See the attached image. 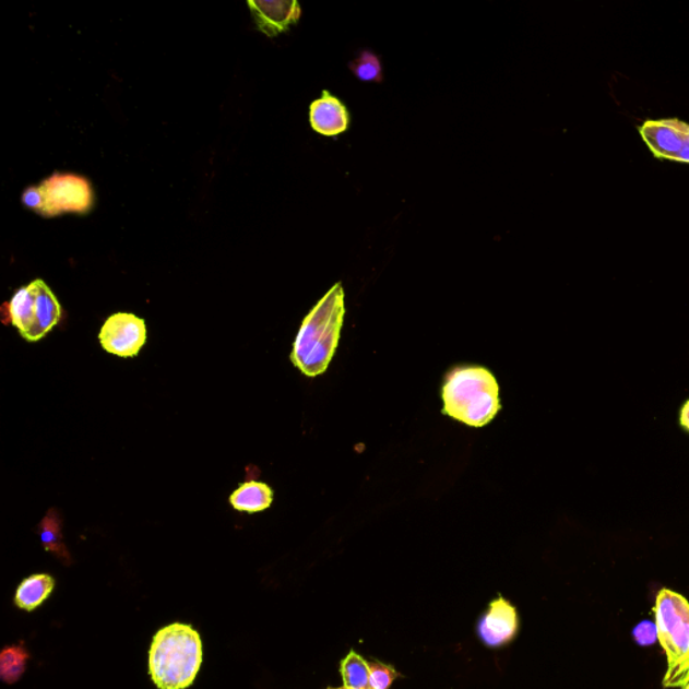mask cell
<instances>
[{
	"label": "cell",
	"instance_id": "obj_1",
	"mask_svg": "<svg viewBox=\"0 0 689 689\" xmlns=\"http://www.w3.org/2000/svg\"><path fill=\"white\" fill-rule=\"evenodd\" d=\"M344 318V287L335 283L305 318L289 356L307 378L326 372L337 351Z\"/></svg>",
	"mask_w": 689,
	"mask_h": 689
},
{
	"label": "cell",
	"instance_id": "obj_2",
	"mask_svg": "<svg viewBox=\"0 0 689 689\" xmlns=\"http://www.w3.org/2000/svg\"><path fill=\"white\" fill-rule=\"evenodd\" d=\"M200 633L187 623H171L154 635L149 674L158 689H187L202 664Z\"/></svg>",
	"mask_w": 689,
	"mask_h": 689
},
{
	"label": "cell",
	"instance_id": "obj_3",
	"mask_svg": "<svg viewBox=\"0 0 689 689\" xmlns=\"http://www.w3.org/2000/svg\"><path fill=\"white\" fill-rule=\"evenodd\" d=\"M443 414L468 427L489 425L500 413V387L484 367H460L446 376Z\"/></svg>",
	"mask_w": 689,
	"mask_h": 689
},
{
	"label": "cell",
	"instance_id": "obj_4",
	"mask_svg": "<svg viewBox=\"0 0 689 689\" xmlns=\"http://www.w3.org/2000/svg\"><path fill=\"white\" fill-rule=\"evenodd\" d=\"M658 642L667 656L665 688H682L689 681V602L679 593L664 589L654 604Z\"/></svg>",
	"mask_w": 689,
	"mask_h": 689
},
{
	"label": "cell",
	"instance_id": "obj_5",
	"mask_svg": "<svg viewBox=\"0 0 689 689\" xmlns=\"http://www.w3.org/2000/svg\"><path fill=\"white\" fill-rule=\"evenodd\" d=\"M39 206L36 213L56 217L62 213H86L94 205V190L88 179L76 174L55 173L39 185Z\"/></svg>",
	"mask_w": 689,
	"mask_h": 689
},
{
	"label": "cell",
	"instance_id": "obj_6",
	"mask_svg": "<svg viewBox=\"0 0 689 689\" xmlns=\"http://www.w3.org/2000/svg\"><path fill=\"white\" fill-rule=\"evenodd\" d=\"M98 340L111 355L136 357L147 341L146 322L131 312H116L104 322Z\"/></svg>",
	"mask_w": 689,
	"mask_h": 689
},
{
	"label": "cell",
	"instance_id": "obj_7",
	"mask_svg": "<svg viewBox=\"0 0 689 689\" xmlns=\"http://www.w3.org/2000/svg\"><path fill=\"white\" fill-rule=\"evenodd\" d=\"M640 134L660 159L689 164V126L677 119L648 120Z\"/></svg>",
	"mask_w": 689,
	"mask_h": 689
},
{
	"label": "cell",
	"instance_id": "obj_8",
	"mask_svg": "<svg viewBox=\"0 0 689 689\" xmlns=\"http://www.w3.org/2000/svg\"><path fill=\"white\" fill-rule=\"evenodd\" d=\"M519 630L518 609L502 595H498L490 602L488 610L483 614L477 623L479 640L491 650L511 644L516 639Z\"/></svg>",
	"mask_w": 689,
	"mask_h": 689
},
{
	"label": "cell",
	"instance_id": "obj_9",
	"mask_svg": "<svg viewBox=\"0 0 689 689\" xmlns=\"http://www.w3.org/2000/svg\"><path fill=\"white\" fill-rule=\"evenodd\" d=\"M254 23L265 36L274 38L297 25L302 9L295 0H248Z\"/></svg>",
	"mask_w": 689,
	"mask_h": 689
},
{
	"label": "cell",
	"instance_id": "obj_10",
	"mask_svg": "<svg viewBox=\"0 0 689 689\" xmlns=\"http://www.w3.org/2000/svg\"><path fill=\"white\" fill-rule=\"evenodd\" d=\"M310 124L318 134L337 136L349 129L351 115L338 97L323 91L310 106Z\"/></svg>",
	"mask_w": 689,
	"mask_h": 689
},
{
	"label": "cell",
	"instance_id": "obj_11",
	"mask_svg": "<svg viewBox=\"0 0 689 689\" xmlns=\"http://www.w3.org/2000/svg\"><path fill=\"white\" fill-rule=\"evenodd\" d=\"M4 323H11L23 340L33 343L36 333V293L31 285L22 287L14 294L10 302L2 306Z\"/></svg>",
	"mask_w": 689,
	"mask_h": 689
},
{
	"label": "cell",
	"instance_id": "obj_12",
	"mask_svg": "<svg viewBox=\"0 0 689 689\" xmlns=\"http://www.w3.org/2000/svg\"><path fill=\"white\" fill-rule=\"evenodd\" d=\"M36 293V333L33 343L43 340L61 321L62 307L50 287L44 281L32 282Z\"/></svg>",
	"mask_w": 689,
	"mask_h": 689
},
{
	"label": "cell",
	"instance_id": "obj_13",
	"mask_svg": "<svg viewBox=\"0 0 689 689\" xmlns=\"http://www.w3.org/2000/svg\"><path fill=\"white\" fill-rule=\"evenodd\" d=\"M274 501V491L268 484L259 480H248L241 484L229 498L231 508L242 513H259L265 511Z\"/></svg>",
	"mask_w": 689,
	"mask_h": 689
},
{
	"label": "cell",
	"instance_id": "obj_14",
	"mask_svg": "<svg viewBox=\"0 0 689 689\" xmlns=\"http://www.w3.org/2000/svg\"><path fill=\"white\" fill-rule=\"evenodd\" d=\"M63 521L58 509L51 508L48 514L40 520L37 534L43 543L45 551L54 554L63 565H71L72 558L62 535Z\"/></svg>",
	"mask_w": 689,
	"mask_h": 689
},
{
	"label": "cell",
	"instance_id": "obj_15",
	"mask_svg": "<svg viewBox=\"0 0 689 689\" xmlns=\"http://www.w3.org/2000/svg\"><path fill=\"white\" fill-rule=\"evenodd\" d=\"M55 579L48 574H36L23 579L15 593V606L25 611L36 610L54 593Z\"/></svg>",
	"mask_w": 689,
	"mask_h": 689
},
{
	"label": "cell",
	"instance_id": "obj_16",
	"mask_svg": "<svg viewBox=\"0 0 689 689\" xmlns=\"http://www.w3.org/2000/svg\"><path fill=\"white\" fill-rule=\"evenodd\" d=\"M340 672L346 689H372L370 688L368 660H365L357 652L347 653V656L340 664Z\"/></svg>",
	"mask_w": 689,
	"mask_h": 689
},
{
	"label": "cell",
	"instance_id": "obj_17",
	"mask_svg": "<svg viewBox=\"0 0 689 689\" xmlns=\"http://www.w3.org/2000/svg\"><path fill=\"white\" fill-rule=\"evenodd\" d=\"M31 654L23 645L5 646L0 653V677L8 685H14L25 674Z\"/></svg>",
	"mask_w": 689,
	"mask_h": 689
},
{
	"label": "cell",
	"instance_id": "obj_18",
	"mask_svg": "<svg viewBox=\"0 0 689 689\" xmlns=\"http://www.w3.org/2000/svg\"><path fill=\"white\" fill-rule=\"evenodd\" d=\"M349 69L364 83H383V63L372 50H361L355 60L349 62Z\"/></svg>",
	"mask_w": 689,
	"mask_h": 689
},
{
	"label": "cell",
	"instance_id": "obj_19",
	"mask_svg": "<svg viewBox=\"0 0 689 689\" xmlns=\"http://www.w3.org/2000/svg\"><path fill=\"white\" fill-rule=\"evenodd\" d=\"M370 688L372 689H390L393 681L397 677H402L399 672L385 663L378 662V660H368Z\"/></svg>",
	"mask_w": 689,
	"mask_h": 689
},
{
	"label": "cell",
	"instance_id": "obj_20",
	"mask_svg": "<svg viewBox=\"0 0 689 689\" xmlns=\"http://www.w3.org/2000/svg\"><path fill=\"white\" fill-rule=\"evenodd\" d=\"M633 637L637 642L642 646H651L654 642L658 641V632L656 623L651 621H644L633 630Z\"/></svg>",
	"mask_w": 689,
	"mask_h": 689
},
{
	"label": "cell",
	"instance_id": "obj_21",
	"mask_svg": "<svg viewBox=\"0 0 689 689\" xmlns=\"http://www.w3.org/2000/svg\"><path fill=\"white\" fill-rule=\"evenodd\" d=\"M680 423L682 428H685V430L689 432V401L685 405H682Z\"/></svg>",
	"mask_w": 689,
	"mask_h": 689
},
{
	"label": "cell",
	"instance_id": "obj_22",
	"mask_svg": "<svg viewBox=\"0 0 689 689\" xmlns=\"http://www.w3.org/2000/svg\"><path fill=\"white\" fill-rule=\"evenodd\" d=\"M681 689H689V681L687 682V685L685 687H682Z\"/></svg>",
	"mask_w": 689,
	"mask_h": 689
},
{
	"label": "cell",
	"instance_id": "obj_23",
	"mask_svg": "<svg viewBox=\"0 0 689 689\" xmlns=\"http://www.w3.org/2000/svg\"><path fill=\"white\" fill-rule=\"evenodd\" d=\"M326 689H346V688H345V687H343V688H332V687H329V688H326Z\"/></svg>",
	"mask_w": 689,
	"mask_h": 689
}]
</instances>
